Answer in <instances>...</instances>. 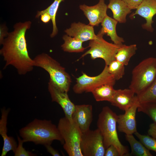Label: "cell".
<instances>
[{
    "label": "cell",
    "mask_w": 156,
    "mask_h": 156,
    "mask_svg": "<svg viewBox=\"0 0 156 156\" xmlns=\"http://www.w3.org/2000/svg\"><path fill=\"white\" fill-rule=\"evenodd\" d=\"M30 21L19 22L14 26V30L9 32L0 50V54L5 62L4 69L13 66L20 75H25L33 69V59L30 57L25 38L27 30L31 27Z\"/></svg>",
    "instance_id": "obj_1"
},
{
    "label": "cell",
    "mask_w": 156,
    "mask_h": 156,
    "mask_svg": "<svg viewBox=\"0 0 156 156\" xmlns=\"http://www.w3.org/2000/svg\"><path fill=\"white\" fill-rule=\"evenodd\" d=\"M19 133L24 142H31L44 146L51 145L54 140L64 143L57 127L50 120L35 118L21 128Z\"/></svg>",
    "instance_id": "obj_2"
},
{
    "label": "cell",
    "mask_w": 156,
    "mask_h": 156,
    "mask_svg": "<svg viewBox=\"0 0 156 156\" xmlns=\"http://www.w3.org/2000/svg\"><path fill=\"white\" fill-rule=\"evenodd\" d=\"M118 118V115L109 107H103L98 116L97 128L102 136L105 149L113 145L117 148L120 156H127V148L121 144L118 138L116 130Z\"/></svg>",
    "instance_id": "obj_3"
},
{
    "label": "cell",
    "mask_w": 156,
    "mask_h": 156,
    "mask_svg": "<svg viewBox=\"0 0 156 156\" xmlns=\"http://www.w3.org/2000/svg\"><path fill=\"white\" fill-rule=\"evenodd\" d=\"M33 60L35 66L40 67L48 73L49 80L61 90L68 92L72 82L71 77L59 62L45 53L37 55Z\"/></svg>",
    "instance_id": "obj_4"
},
{
    "label": "cell",
    "mask_w": 156,
    "mask_h": 156,
    "mask_svg": "<svg viewBox=\"0 0 156 156\" xmlns=\"http://www.w3.org/2000/svg\"><path fill=\"white\" fill-rule=\"evenodd\" d=\"M129 88L136 95L149 87L156 79V58L149 57L140 62L133 69Z\"/></svg>",
    "instance_id": "obj_5"
},
{
    "label": "cell",
    "mask_w": 156,
    "mask_h": 156,
    "mask_svg": "<svg viewBox=\"0 0 156 156\" xmlns=\"http://www.w3.org/2000/svg\"><path fill=\"white\" fill-rule=\"evenodd\" d=\"M57 127L64 141L63 148L69 156H83L80 148L82 133L77 125L66 117L59 120Z\"/></svg>",
    "instance_id": "obj_6"
},
{
    "label": "cell",
    "mask_w": 156,
    "mask_h": 156,
    "mask_svg": "<svg viewBox=\"0 0 156 156\" xmlns=\"http://www.w3.org/2000/svg\"><path fill=\"white\" fill-rule=\"evenodd\" d=\"M96 36V38L90 40L88 46L90 49L79 60L89 54L92 60L101 58L104 61L105 65L108 66L115 60V55L120 45L107 42L103 38V36L99 33Z\"/></svg>",
    "instance_id": "obj_7"
},
{
    "label": "cell",
    "mask_w": 156,
    "mask_h": 156,
    "mask_svg": "<svg viewBox=\"0 0 156 156\" xmlns=\"http://www.w3.org/2000/svg\"><path fill=\"white\" fill-rule=\"evenodd\" d=\"M116 80L108 72L107 66L105 65L102 72L95 76H90L82 72V75L76 78V83L73 88L77 94L91 92L97 87L105 84L115 85Z\"/></svg>",
    "instance_id": "obj_8"
},
{
    "label": "cell",
    "mask_w": 156,
    "mask_h": 156,
    "mask_svg": "<svg viewBox=\"0 0 156 156\" xmlns=\"http://www.w3.org/2000/svg\"><path fill=\"white\" fill-rule=\"evenodd\" d=\"M80 148L83 156H104L105 149L102 136L97 128L82 133Z\"/></svg>",
    "instance_id": "obj_9"
},
{
    "label": "cell",
    "mask_w": 156,
    "mask_h": 156,
    "mask_svg": "<svg viewBox=\"0 0 156 156\" xmlns=\"http://www.w3.org/2000/svg\"><path fill=\"white\" fill-rule=\"evenodd\" d=\"M48 89L52 101L59 105L64 112L65 117L73 121L72 116L75 105L70 100L68 92L61 90L50 80L48 83Z\"/></svg>",
    "instance_id": "obj_10"
},
{
    "label": "cell",
    "mask_w": 156,
    "mask_h": 156,
    "mask_svg": "<svg viewBox=\"0 0 156 156\" xmlns=\"http://www.w3.org/2000/svg\"><path fill=\"white\" fill-rule=\"evenodd\" d=\"M140 104L138 100L125 113L118 115V129L126 134H133L137 131L135 116L136 110Z\"/></svg>",
    "instance_id": "obj_11"
},
{
    "label": "cell",
    "mask_w": 156,
    "mask_h": 156,
    "mask_svg": "<svg viewBox=\"0 0 156 156\" xmlns=\"http://www.w3.org/2000/svg\"><path fill=\"white\" fill-rule=\"evenodd\" d=\"M79 7L88 20L89 24L93 27L98 26L107 15V5L105 0H99L98 3L93 6L83 4L80 5Z\"/></svg>",
    "instance_id": "obj_12"
},
{
    "label": "cell",
    "mask_w": 156,
    "mask_h": 156,
    "mask_svg": "<svg viewBox=\"0 0 156 156\" xmlns=\"http://www.w3.org/2000/svg\"><path fill=\"white\" fill-rule=\"evenodd\" d=\"M72 118L82 133L89 130L93 119L92 105L89 104L75 105Z\"/></svg>",
    "instance_id": "obj_13"
},
{
    "label": "cell",
    "mask_w": 156,
    "mask_h": 156,
    "mask_svg": "<svg viewBox=\"0 0 156 156\" xmlns=\"http://www.w3.org/2000/svg\"><path fill=\"white\" fill-rule=\"evenodd\" d=\"M156 14V0H143L142 3L135 12L131 14L129 17L132 18L136 15H138L145 19L146 23L142 25V28L151 32L154 29L152 24L153 18Z\"/></svg>",
    "instance_id": "obj_14"
},
{
    "label": "cell",
    "mask_w": 156,
    "mask_h": 156,
    "mask_svg": "<svg viewBox=\"0 0 156 156\" xmlns=\"http://www.w3.org/2000/svg\"><path fill=\"white\" fill-rule=\"evenodd\" d=\"M10 109L3 107L1 109V117L0 120V134L3 141L1 156H5L10 151L14 153L18 146L15 139L12 136H8L7 133V122Z\"/></svg>",
    "instance_id": "obj_15"
},
{
    "label": "cell",
    "mask_w": 156,
    "mask_h": 156,
    "mask_svg": "<svg viewBox=\"0 0 156 156\" xmlns=\"http://www.w3.org/2000/svg\"><path fill=\"white\" fill-rule=\"evenodd\" d=\"M135 94L134 91L129 88L116 90L114 96L110 102L112 105L125 111L138 100Z\"/></svg>",
    "instance_id": "obj_16"
},
{
    "label": "cell",
    "mask_w": 156,
    "mask_h": 156,
    "mask_svg": "<svg viewBox=\"0 0 156 156\" xmlns=\"http://www.w3.org/2000/svg\"><path fill=\"white\" fill-rule=\"evenodd\" d=\"M64 31L67 35L83 42L94 39L97 37L93 26L80 22L73 23L70 27L66 29Z\"/></svg>",
    "instance_id": "obj_17"
},
{
    "label": "cell",
    "mask_w": 156,
    "mask_h": 156,
    "mask_svg": "<svg viewBox=\"0 0 156 156\" xmlns=\"http://www.w3.org/2000/svg\"><path fill=\"white\" fill-rule=\"evenodd\" d=\"M118 23L117 21L107 14L101 23L102 28L98 33L103 36L107 34L110 37L114 43L121 45L125 41L123 38L117 34L116 28Z\"/></svg>",
    "instance_id": "obj_18"
},
{
    "label": "cell",
    "mask_w": 156,
    "mask_h": 156,
    "mask_svg": "<svg viewBox=\"0 0 156 156\" xmlns=\"http://www.w3.org/2000/svg\"><path fill=\"white\" fill-rule=\"evenodd\" d=\"M107 8L112 11L113 18L120 23H126L127 15L131 12L123 0H109Z\"/></svg>",
    "instance_id": "obj_19"
},
{
    "label": "cell",
    "mask_w": 156,
    "mask_h": 156,
    "mask_svg": "<svg viewBox=\"0 0 156 156\" xmlns=\"http://www.w3.org/2000/svg\"><path fill=\"white\" fill-rule=\"evenodd\" d=\"M114 86L111 84H105L93 90L91 92L96 101H107L110 102L116 91Z\"/></svg>",
    "instance_id": "obj_20"
},
{
    "label": "cell",
    "mask_w": 156,
    "mask_h": 156,
    "mask_svg": "<svg viewBox=\"0 0 156 156\" xmlns=\"http://www.w3.org/2000/svg\"><path fill=\"white\" fill-rule=\"evenodd\" d=\"M137 49L135 44L129 45L122 44L120 46L115 55V60L125 66H127L131 58L135 53Z\"/></svg>",
    "instance_id": "obj_21"
},
{
    "label": "cell",
    "mask_w": 156,
    "mask_h": 156,
    "mask_svg": "<svg viewBox=\"0 0 156 156\" xmlns=\"http://www.w3.org/2000/svg\"><path fill=\"white\" fill-rule=\"evenodd\" d=\"M62 39L64 43L61 45V47L65 52L80 53L83 52L86 48L83 46L82 41L74 37L64 35Z\"/></svg>",
    "instance_id": "obj_22"
},
{
    "label": "cell",
    "mask_w": 156,
    "mask_h": 156,
    "mask_svg": "<svg viewBox=\"0 0 156 156\" xmlns=\"http://www.w3.org/2000/svg\"><path fill=\"white\" fill-rule=\"evenodd\" d=\"M64 0H54L52 3L46 8L41 11H38L36 16V18H38L44 13H48L50 15L53 25L52 31L50 35L51 38L55 37L58 33V30L55 21L56 16L60 3Z\"/></svg>",
    "instance_id": "obj_23"
},
{
    "label": "cell",
    "mask_w": 156,
    "mask_h": 156,
    "mask_svg": "<svg viewBox=\"0 0 156 156\" xmlns=\"http://www.w3.org/2000/svg\"><path fill=\"white\" fill-rule=\"evenodd\" d=\"M126 138L131 148V154L136 156H152V155L140 142L137 140L133 134H126Z\"/></svg>",
    "instance_id": "obj_24"
},
{
    "label": "cell",
    "mask_w": 156,
    "mask_h": 156,
    "mask_svg": "<svg viewBox=\"0 0 156 156\" xmlns=\"http://www.w3.org/2000/svg\"><path fill=\"white\" fill-rule=\"evenodd\" d=\"M136 95L140 103H156V79L149 87Z\"/></svg>",
    "instance_id": "obj_25"
},
{
    "label": "cell",
    "mask_w": 156,
    "mask_h": 156,
    "mask_svg": "<svg viewBox=\"0 0 156 156\" xmlns=\"http://www.w3.org/2000/svg\"><path fill=\"white\" fill-rule=\"evenodd\" d=\"M125 66L119 61L115 60L107 66L109 73L116 81L122 78L125 74Z\"/></svg>",
    "instance_id": "obj_26"
},
{
    "label": "cell",
    "mask_w": 156,
    "mask_h": 156,
    "mask_svg": "<svg viewBox=\"0 0 156 156\" xmlns=\"http://www.w3.org/2000/svg\"><path fill=\"white\" fill-rule=\"evenodd\" d=\"M137 110L146 114L156 124V103H140Z\"/></svg>",
    "instance_id": "obj_27"
},
{
    "label": "cell",
    "mask_w": 156,
    "mask_h": 156,
    "mask_svg": "<svg viewBox=\"0 0 156 156\" xmlns=\"http://www.w3.org/2000/svg\"><path fill=\"white\" fill-rule=\"evenodd\" d=\"M134 134L147 149L156 153V139L148 135H142L137 131Z\"/></svg>",
    "instance_id": "obj_28"
},
{
    "label": "cell",
    "mask_w": 156,
    "mask_h": 156,
    "mask_svg": "<svg viewBox=\"0 0 156 156\" xmlns=\"http://www.w3.org/2000/svg\"><path fill=\"white\" fill-rule=\"evenodd\" d=\"M18 141V146L15 152L14 156H35L36 154L32 152L27 151L23 147L24 142L21 138L17 136Z\"/></svg>",
    "instance_id": "obj_29"
},
{
    "label": "cell",
    "mask_w": 156,
    "mask_h": 156,
    "mask_svg": "<svg viewBox=\"0 0 156 156\" xmlns=\"http://www.w3.org/2000/svg\"><path fill=\"white\" fill-rule=\"evenodd\" d=\"M143 0H123L131 10L137 9L142 2Z\"/></svg>",
    "instance_id": "obj_30"
},
{
    "label": "cell",
    "mask_w": 156,
    "mask_h": 156,
    "mask_svg": "<svg viewBox=\"0 0 156 156\" xmlns=\"http://www.w3.org/2000/svg\"><path fill=\"white\" fill-rule=\"evenodd\" d=\"M105 149V156H120L118 150L113 145H110Z\"/></svg>",
    "instance_id": "obj_31"
},
{
    "label": "cell",
    "mask_w": 156,
    "mask_h": 156,
    "mask_svg": "<svg viewBox=\"0 0 156 156\" xmlns=\"http://www.w3.org/2000/svg\"><path fill=\"white\" fill-rule=\"evenodd\" d=\"M9 32L5 24L1 25L0 26V44L2 45L5 38L7 36Z\"/></svg>",
    "instance_id": "obj_32"
},
{
    "label": "cell",
    "mask_w": 156,
    "mask_h": 156,
    "mask_svg": "<svg viewBox=\"0 0 156 156\" xmlns=\"http://www.w3.org/2000/svg\"><path fill=\"white\" fill-rule=\"evenodd\" d=\"M148 133L149 135L156 139V124L154 122L150 125Z\"/></svg>",
    "instance_id": "obj_33"
},
{
    "label": "cell",
    "mask_w": 156,
    "mask_h": 156,
    "mask_svg": "<svg viewBox=\"0 0 156 156\" xmlns=\"http://www.w3.org/2000/svg\"><path fill=\"white\" fill-rule=\"evenodd\" d=\"M47 151L53 156H60V155L58 151L54 148L51 145H47L44 146Z\"/></svg>",
    "instance_id": "obj_34"
},
{
    "label": "cell",
    "mask_w": 156,
    "mask_h": 156,
    "mask_svg": "<svg viewBox=\"0 0 156 156\" xmlns=\"http://www.w3.org/2000/svg\"><path fill=\"white\" fill-rule=\"evenodd\" d=\"M40 16L41 21L44 23H48L51 20V16L47 13H44L42 14Z\"/></svg>",
    "instance_id": "obj_35"
}]
</instances>
